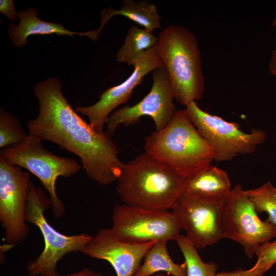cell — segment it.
I'll use <instances>...</instances> for the list:
<instances>
[{"instance_id": "6da1fadb", "label": "cell", "mask_w": 276, "mask_h": 276, "mask_svg": "<svg viewBox=\"0 0 276 276\" xmlns=\"http://www.w3.org/2000/svg\"><path fill=\"white\" fill-rule=\"evenodd\" d=\"M57 79L37 83L38 116L27 123L29 133L54 143L77 155L87 177L107 186L117 181L125 164L117 145L106 131H97L75 111L63 95Z\"/></svg>"}, {"instance_id": "7a4b0ae2", "label": "cell", "mask_w": 276, "mask_h": 276, "mask_svg": "<svg viewBox=\"0 0 276 276\" xmlns=\"http://www.w3.org/2000/svg\"><path fill=\"white\" fill-rule=\"evenodd\" d=\"M185 178L145 152L125 164L116 191L128 205L172 210L183 191Z\"/></svg>"}, {"instance_id": "3957f363", "label": "cell", "mask_w": 276, "mask_h": 276, "mask_svg": "<svg viewBox=\"0 0 276 276\" xmlns=\"http://www.w3.org/2000/svg\"><path fill=\"white\" fill-rule=\"evenodd\" d=\"M146 154L186 178L211 164L215 154L185 110H176L169 124L145 139Z\"/></svg>"}, {"instance_id": "277c9868", "label": "cell", "mask_w": 276, "mask_h": 276, "mask_svg": "<svg viewBox=\"0 0 276 276\" xmlns=\"http://www.w3.org/2000/svg\"><path fill=\"white\" fill-rule=\"evenodd\" d=\"M157 38L156 47L174 99L186 106L201 99L205 83L195 35L183 27L170 25L163 29Z\"/></svg>"}, {"instance_id": "5b68a950", "label": "cell", "mask_w": 276, "mask_h": 276, "mask_svg": "<svg viewBox=\"0 0 276 276\" xmlns=\"http://www.w3.org/2000/svg\"><path fill=\"white\" fill-rule=\"evenodd\" d=\"M42 141L30 133L19 144L6 147L1 155L10 163L24 168L40 181L48 192L54 217L61 218L65 211L63 202L56 193L58 177L69 178L82 166L75 159L58 156L46 149Z\"/></svg>"}, {"instance_id": "8992f818", "label": "cell", "mask_w": 276, "mask_h": 276, "mask_svg": "<svg viewBox=\"0 0 276 276\" xmlns=\"http://www.w3.org/2000/svg\"><path fill=\"white\" fill-rule=\"evenodd\" d=\"M50 207V197L30 181L26 220L38 227L43 238L44 248L35 261L27 264L30 276H49L56 273L59 260L66 254L81 252L92 238V236L85 233L68 236L58 232L44 217V211Z\"/></svg>"}, {"instance_id": "52a82bcc", "label": "cell", "mask_w": 276, "mask_h": 276, "mask_svg": "<svg viewBox=\"0 0 276 276\" xmlns=\"http://www.w3.org/2000/svg\"><path fill=\"white\" fill-rule=\"evenodd\" d=\"M200 134L211 146L217 162L229 161L241 154H250L266 137L265 131L252 129L244 132L236 122L202 110L195 101L184 109Z\"/></svg>"}, {"instance_id": "ba28073f", "label": "cell", "mask_w": 276, "mask_h": 276, "mask_svg": "<svg viewBox=\"0 0 276 276\" xmlns=\"http://www.w3.org/2000/svg\"><path fill=\"white\" fill-rule=\"evenodd\" d=\"M113 234L126 242L141 243L176 240L181 227L172 211H155L123 204L114 206L111 216Z\"/></svg>"}, {"instance_id": "9c48e42d", "label": "cell", "mask_w": 276, "mask_h": 276, "mask_svg": "<svg viewBox=\"0 0 276 276\" xmlns=\"http://www.w3.org/2000/svg\"><path fill=\"white\" fill-rule=\"evenodd\" d=\"M223 236L239 243L251 259L256 248L276 237V225L261 220L242 186L234 187L226 199L222 220Z\"/></svg>"}, {"instance_id": "30bf717a", "label": "cell", "mask_w": 276, "mask_h": 276, "mask_svg": "<svg viewBox=\"0 0 276 276\" xmlns=\"http://www.w3.org/2000/svg\"><path fill=\"white\" fill-rule=\"evenodd\" d=\"M226 198L181 193L172 211L197 249L223 238L222 220Z\"/></svg>"}, {"instance_id": "8fae6325", "label": "cell", "mask_w": 276, "mask_h": 276, "mask_svg": "<svg viewBox=\"0 0 276 276\" xmlns=\"http://www.w3.org/2000/svg\"><path fill=\"white\" fill-rule=\"evenodd\" d=\"M30 173L8 162L0 154V221L4 241L13 245L25 240L29 228L26 210Z\"/></svg>"}, {"instance_id": "7c38bea8", "label": "cell", "mask_w": 276, "mask_h": 276, "mask_svg": "<svg viewBox=\"0 0 276 276\" xmlns=\"http://www.w3.org/2000/svg\"><path fill=\"white\" fill-rule=\"evenodd\" d=\"M153 83L149 93L133 106L127 105L116 109L108 117L106 131L113 136L118 128L136 124L144 116L151 117L156 131L165 128L176 111L174 98L167 72L164 66L152 71Z\"/></svg>"}, {"instance_id": "4fadbf2b", "label": "cell", "mask_w": 276, "mask_h": 276, "mask_svg": "<svg viewBox=\"0 0 276 276\" xmlns=\"http://www.w3.org/2000/svg\"><path fill=\"white\" fill-rule=\"evenodd\" d=\"M160 66L163 65L155 45L137 57L133 65L134 70L125 81L104 91L95 104L78 106L76 111L87 117L89 124L97 131H103L109 115L118 106L128 101L133 89L147 74Z\"/></svg>"}, {"instance_id": "5bb4252c", "label": "cell", "mask_w": 276, "mask_h": 276, "mask_svg": "<svg viewBox=\"0 0 276 276\" xmlns=\"http://www.w3.org/2000/svg\"><path fill=\"white\" fill-rule=\"evenodd\" d=\"M157 241L126 242L118 239L110 228H103L92 236L81 252L91 258L109 262L117 276H133L147 252Z\"/></svg>"}, {"instance_id": "9a60e30c", "label": "cell", "mask_w": 276, "mask_h": 276, "mask_svg": "<svg viewBox=\"0 0 276 276\" xmlns=\"http://www.w3.org/2000/svg\"><path fill=\"white\" fill-rule=\"evenodd\" d=\"M38 11L33 8L18 13L19 22L18 26L10 24L8 34L13 45L22 48L28 43V38L33 35H52L59 36L68 35L74 37V35L87 36L91 38V31L85 32H75L65 29L60 24L51 22L40 20L37 16Z\"/></svg>"}, {"instance_id": "2e32d148", "label": "cell", "mask_w": 276, "mask_h": 276, "mask_svg": "<svg viewBox=\"0 0 276 276\" xmlns=\"http://www.w3.org/2000/svg\"><path fill=\"white\" fill-rule=\"evenodd\" d=\"M120 5L121 8L119 10L108 7L101 11V25L94 31L97 37L101 34L107 21L116 15L125 16L152 33L155 29L161 28V17L154 4L147 1L125 0L121 2Z\"/></svg>"}, {"instance_id": "e0dca14e", "label": "cell", "mask_w": 276, "mask_h": 276, "mask_svg": "<svg viewBox=\"0 0 276 276\" xmlns=\"http://www.w3.org/2000/svg\"><path fill=\"white\" fill-rule=\"evenodd\" d=\"M232 188L227 173L211 164L185 178L183 192L217 198H226Z\"/></svg>"}, {"instance_id": "ac0fdd59", "label": "cell", "mask_w": 276, "mask_h": 276, "mask_svg": "<svg viewBox=\"0 0 276 276\" xmlns=\"http://www.w3.org/2000/svg\"><path fill=\"white\" fill-rule=\"evenodd\" d=\"M168 241H157L147 252L143 262L133 276H150L166 273L171 276H187V264L175 263L167 249Z\"/></svg>"}, {"instance_id": "d6986e66", "label": "cell", "mask_w": 276, "mask_h": 276, "mask_svg": "<svg viewBox=\"0 0 276 276\" xmlns=\"http://www.w3.org/2000/svg\"><path fill=\"white\" fill-rule=\"evenodd\" d=\"M158 38L144 28L132 26L128 30L123 44L116 55L118 62L133 66L144 52L156 45Z\"/></svg>"}, {"instance_id": "ffe728a7", "label": "cell", "mask_w": 276, "mask_h": 276, "mask_svg": "<svg viewBox=\"0 0 276 276\" xmlns=\"http://www.w3.org/2000/svg\"><path fill=\"white\" fill-rule=\"evenodd\" d=\"M187 264V276H216L217 265L215 262H204L197 249L186 235H180L176 240Z\"/></svg>"}, {"instance_id": "44dd1931", "label": "cell", "mask_w": 276, "mask_h": 276, "mask_svg": "<svg viewBox=\"0 0 276 276\" xmlns=\"http://www.w3.org/2000/svg\"><path fill=\"white\" fill-rule=\"evenodd\" d=\"M244 191L257 213H266L268 217L266 220L276 225V188L271 181L268 180L259 188Z\"/></svg>"}, {"instance_id": "7402d4cb", "label": "cell", "mask_w": 276, "mask_h": 276, "mask_svg": "<svg viewBox=\"0 0 276 276\" xmlns=\"http://www.w3.org/2000/svg\"><path fill=\"white\" fill-rule=\"evenodd\" d=\"M19 119L3 108L0 111V148L20 143L27 137Z\"/></svg>"}, {"instance_id": "603a6c76", "label": "cell", "mask_w": 276, "mask_h": 276, "mask_svg": "<svg viewBox=\"0 0 276 276\" xmlns=\"http://www.w3.org/2000/svg\"><path fill=\"white\" fill-rule=\"evenodd\" d=\"M255 255L257 260L254 265L264 274L276 263V240L261 244L255 250Z\"/></svg>"}, {"instance_id": "cb8c5ba5", "label": "cell", "mask_w": 276, "mask_h": 276, "mask_svg": "<svg viewBox=\"0 0 276 276\" xmlns=\"http://www.w3.org/2000/svg\"><path fill=\"white\" fill-rule=\"evenodd\" d=\"M260 270L255 265L247 270L240 268L232 271H221L216 276H263Z\"/></svg>"}, {"instance_id": "d4e9b609", "label": "cell", "mask_w": 276, "mask_h": 276, "mask_svg": "<svg viewBox=\"0 0 276 276\" xmlns=\"http://www.w3.org/2000/svg\"><path fill=\"white\" fill-rule=\"evenodd\" d=\"M0 12L4 14L10 20L16 22L18 13L16 12L12 0H1Z\"/></svg>"}, {"instance_id": "484cf974", "label": "cell", "mask_w": 276, "mask_h": 276, "mask_svg": "<svg viewBox=\"0 0 276 276\" xmlns=\"http://www.w3.org/2000/svg\"><path fill=\"white\" fill-rule=\"evenodd\" d=\"M49 276H103L100 272L95 271L89 268H84L74 273L62 275L57 272Z\"/></svg>"}, {"instance_id": "4316f807", "label": "cell", "mask_w": 276, "mask_h": 276, "mask_svg": "<svg viewBox=\"0 0 276 276\" xmlns=\"http://www.w3.org/2000/svg\"><path fill=\"white\" fill-rule=\"evenodd\" d=\"M268 69L269 72L276 77V49L272 52L269 63Z\"/></svg>"}, {"instance_id": "83f0119b", "label": "cell", "mask_w": 276, "mask_h": 276, "mask_svg": "<svg viewBox=\"0 0 276 276\" xmlns=\"http://www.w3.org/2000/svg\"><path fill=\"white\" fill-rule=\"evenodd\" d=\"M150 276H171V275L166 273L160 272V273H157L154 274Z\"/></svg>"}, {"instance_id": "f1b7e54d", "label": "cell", "mask_w": 276, "mask_h": 276, "mask_svg": "<svg viewBox=\"0 0 276 276\" xmlns=\"http://www.w3.org/2000/svg\"><path fill=\"white\" fill-rule=\"evenodd\" d=\"M271 26L272 27L276 28V17L274 18V19L272 21Z\"/></svg>"}]
</instances>
